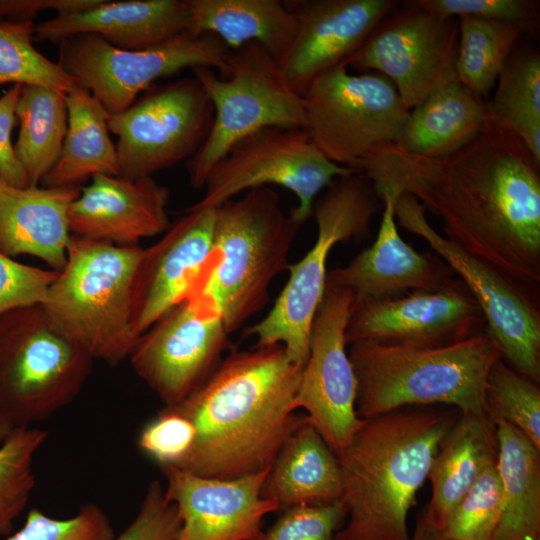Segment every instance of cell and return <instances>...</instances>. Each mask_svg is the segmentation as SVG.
Here are the masks:
<instances>
[{"mask_svg": "<svg viewBox=\"0 0 540 540\" xmlns=\"http://www.w3.org/2000/svg\"><path fill=\"white\" fill-rule=\"evenodd\" d=\"M353 168L377 196L416 198L441 219L445 238L538 294L540 163L512 131L489 121L469 144L441 159L388 143Z\"/></svg>", "mask_w": 540, "mask_h": 540, "instance_id": "cell-1", "label": "cell"}, {"mask_svg": "<svg viewBox=\"0 0 540 540\" xmlns=\"http://www.w3.org/2000/svg\"><path fill=\"white\" fill-rule=\"evenodd\" d=\"M302 367L281 344L232 351L179 403L167 407L194 425V445L177 467L215 479L269 469L297 425Z\"/></svg>", "mask_w": 540, "mask_h": 540, "instance_id": "cell-2", "label": "cell"}, {"mask_svg": "<svg viewBox=\"0 0 540 540\" xmlns=\"http://www.w3.org/2000/svg\"><path fill=\"white\" fill-rule=\"evenodd\" d=\"M456 421L412 406L365 419L337 456L346 519L334 540H409L408 513Z\"/></svg>", "mask_w": 540, "mask_h": 540, "instance_id": "cell-3", "label": "cell"}, {"mask_svg": "<svg viewBox=\"0 0 540 540\" xmlns=\"http://www.w3.org/2000/svg\"><path fill=\"white\" fill-rule=\"evenodd\" d=\"M361 419L407 407L445 404L461 414L489 417L485 385L502 358L487 331L443 346L356 341L347 351Z\"/></svg>", "mask_w": 540, "mask_h": 540, "instance_id": "cell-4", "label": "cell"}, {"mask_svg": "<svg viewBox=\"0 0 540 540\" xmlns=\"http://www.w3.org/2000/svg\"><path fill=\"white\" fill-rule=\"evenodd\" d=\"M301 226L267 186L225 201L215 208L211 258L190 295L210 303L234 333L268 304Z\"/></svg>", "mask_w": 540, "mask_h": 540, "instance_id": "cell-5", "label": "cell"}, {"mask_svg": "<svg viewBox=\"0 0 540 540\" xmlns=\"http://www.w3.org/2000/svg\"><path fill=\"white\" fill-rule=\"evenodd\" d=\"M144 249L71 235L64 268L40 304L93 360L117 366L133 349L132 287Z\"/></svg>", "mask_w": 540, "mask_h": 540, "instance_id": "cell-6", "label": "cell"}, {"mask_svg": "<svg viewBox=\"0 0 540 540\" xmlns=\"http://www.w3.org/2000/svg\"><path fill=\"white\" fill-rule=\"evenodd\" d=\"M93 359L50 321L41 305L0 315V423L31 427L81 391Z\"/></svg>", "mask_w": 540, "mask_h": 540, "instance_id": "cell-7", "label": "cell"}, {"mask_svg": "<svg viewBox=\"0 0 540 540\" xmlns=\"http://www.w3.org/2000/svg\"><path fill=\"white\" fill-rule=\"evenodd\" d=\"M380 199L370 181L358 172L335 179L314 202L317 238L295 264L267 315L245 330L256 346L281 344L290 361L304 367L310 350L312 324L326 288L327 259L339 242L364 239Z\"/></svg>", "mask_w": 540, "mask_h": 540, "instance_id": "cell-8", "label": "cell"}, {"mask_svg": "<svg viewBox=\"0 0 540 540\" xmlns=\"http://www.w3.org/2000/svg\"><path fill=\"white\" fill-rule=\"evenodd\" d=\"M214 108L209 135L186 161L192 188L204 187L209 171L242 138L266 127L305 128L302 96L284 80L278 64L257 42L230 50L225 78L210 67L191 69Z\"/></svg>", "mask_w": 540, "mask_h": 540, "instance_id": "cell-9", "label": "cell"}, {"mask_svg": "<svg viewBox=\"0 0 540 540\" xmlns=\"http://www.w3.org/2000/svg\"><path fill=\"white\" fill-rule=\"evenodd\" d=\"M347 67L319 75L301 96L314 144L330 161L352 168L375 148L398 142L409 110L384 75H353Z\"/></svg>", "mask_w": 540, "mask_h": 540, "instance_id": "cell-10", "label": "cell"}, {"mask_svg": "<svg viewBox=\"0 0 540 540\" xmlns=\"http://www.w3.org/2000/svg\"><path fill=\"white\" fill-rule=\"evenodd\" d=\"M396 223L418 235L455 272L480 307L486 331L509 366L540 381V310L536 294L439 234L424 207L403 193L394 202Z\"/></svg>", "mask_w": 540, "mask_h": 540, "instance_id": "cell-11", "label": "cell"}, {"mask_svg": "<svg viewBox=\"0 0 540 540\" xmlns=\"http://www.w3.org/2000/svg\"><path fill=\"white\" fill-rule=\"evenodd\" d=\"M58 46L57 63L110 115L126 110L155 80L185 68L205 66L225 73L230 51L210 33H186L141 50L117 48L95 34H77Z\"/></svg>", "mask_w": 540, "mask_h": 540, "instance_id": "cell-12", "label": "cell"}, {"mask_svg": "<svg viewBox=\"0 0 540 540\" xmlns=\"http://www.w3.org/2000/svg\"><path fill=\"white\" fill-rule=\"evenodd\" d=\"M354 172L327 159L305 128L266 127L239 140L215 163L204 196L192 206L216 208L243 191L274 184L297 196L290 214L303 225L318 193Z\"/></svg>", "mask_w": 540, "mask_h": 540, "instance_id": "cell-13", "label": "cell"}, {"mask_svg": "<svg viewBox=\"0 0 540 540\" xmlns=\"http://www.w3.org/2000/svg\"><path fill=\"white\" fill-rule=\"evenodd\" d=\"M213 119L212 102L194 76L151 86L126 110L109 116L121 175L152 177L188 161L207 139Z\"/></svg>", "mask_w": 540, "mask_h": 540, "instance_id": "cell-14", "label": "cell"}, {"mask_svg": "<svg viewBox=\"0 0 540 540\" xmlns=\"http://www.w3.org/2000/svg\"><path fill=\"white\" fill-rule=\"evenodd\" d=\"M401 3L379 23L347 65L384 75L410 111L457 81L459 26L456 17L420 8L410 0Z\"/></svg>", "mask_w": 540, "mask_h": 540, "instance_id": "cell-15", "label": "cell"}, {"mask_svg": "<svg viewBox=\"0 0 540 540\" xmlns=\"http://www.w3.org/2000/svg\"><path fill=\"white\" fill-rule=\"evenodd\" d=\"M229 333L206 300L190 295L141 334L128 360L165 406L196 390L221 361Z\"/></svg>", "mask_w": 540, "mask_h": 540, "instance_id": "cell-16", "label": "cell"}, {"mask_svg": "<svg viewBox=\"0 0 540 540\" xmlns=\"http://www.w3.org/2000/svg\"><path fill=\"white\" fill-rule=\"evenodd\" d=\"M352 293L326 286L316 312L310 350L296 392V407L307 417L338 456L363 425L356 411L357 383L346 350L345 329Z\"/></svg>", "mask_w": 540, "mask_h": 540, "instance_id": "cell-17", "label": "cell"}, {"mask_svg": "<svg viewBox=\"0 0 540 540\" xmlns=\"http://www.w3.org/2000/svg\"><path fill=\"white\" fill-rule=\"evenodd\" d=\"M486 331L479 305L459 278L431 292L417 291L379 301L352 303L346 344L443 346Z\"/></svg>", "mask_w": 540, "mask_h": 540, "instance_id": "cell-18", "label": "cell"}, {"mask_svg": "<svg viewBox=\"0 0 540 540\" xmlns=\"http://www.w3.org/2000/svg\"><path fill=\"white\" fill-rule=\"evenodd\" d=\"M286 4L296 17L297 27L278 66L286 83L299 95L319 75L347 64L379 23L399 6L394 0H303Z\"/></svg>", "mask_w": 540, "mask_h": 540, "instance_id": "cell-19", "label": "cell"}, {"mask_svg": "<svg viewBox=\"0 0 540 540\" xmlns=\"http://www.w3.org/2000/svg\"><path fill=\"white\" fill-rule=\"evenodd\" d=\"M215 208L190 206L164 236L144 249L132 287V328L138 338L187 298L212 253Z\"/></svg>", "mask_w": 540, "mask_h": 540, "instance_id": "cell-20", "label": "cell"}, {"mask_svg": "<svg viewBox=\"0 0 540 540\" xmlns=\"http://www.w3.org/2000/svg\"><path fill=\"white\" fill-rule=\"evenodd\" d=\"M269 469L235 479H215L175 466L162 467L167 479L165 495L181 518L175 540L256 539L264 517L279 510L275 501L261 495Z\"/></svg>", "mask_w": 540, "mask_h": 540, "instance_id": "cell-21", "label": "cell"}, {"mask_svg": "<svg viewBox=\"0 0 540 540\" xmlns=\"http://www.w3.org/2000/svg\"><path fill=\"white\" fill-rule=\"evenodd\" d=\"M68 210L71 235L116 246H138L170 227L167 187L152 177L97 174Z\"/></svg>", "mask_w": 540, "mask_h": 540, "instance_id": "cell-22", "label": "cell"}, {"mask_svg": "<svg viewBox=\"0 0 540 540\" xmlns=\"http://www.w3.org/2000/svg\"><path fill=\"white\" fill-rule=\"evenodd\" d=\"M398 196L383 194L381 223L374 243L349 264L327 272L326 286L349 290L352 303L379 301L441 288L452 270L441 259L416 251L400 236L394 214Z\"/></svg>", "mask_w": 540, "mask_h": 540, "instance_id": "cell-23", "label": "cell"}, {"mask_svg": "<svg viewBox=\"0 0 540 540\" xmlns=\"http://www.w3.org/2000/svg\"><path fill=\"white\" fill-rule=\"evenodd\" d=\"M190 31L187 0H100L34 25L33 41L58 45L77 34H95L117 48L141 50Z\"/></svg>", "mask_w": 540, "mask_h": 540, "instance_id": "cell-24", "label": "cell"}, {"mask_svg": "<svg viewBox=\"0 0 540 540\" xmlns=\"http://www.w3.org/2000/svg\"><path fill=\"white\" fill-rule=\"evenodd\" d=\"M78 187H26L8 184L0 175V251L31 255L60 271L67 259L71 233L68 210Z\"/></svg>", "mask_w": 540, "mask_h": 540, "instance_id": "cell-25", "label": "cell"}, {"mask_svg": "<svg viewBox=\"0 0 540 540\" xmlns=\"http://www.w3.org/2000/svg\"><path fill=\"white\" fill-rule=\"evenodd\" d=\"M342 492L337 455L308 417H300L272 463L261 495L283 511L341 502Z\"/></svg>", "mask_w": 540, "mask_h": 540, "instance_id": "cell-26", "label": "cell"}, {"mask_svg": "<svg viewBox=\"0 0 540 540\" xmlns=\"http://www.w3.org/2000/svg\"><path fill=\"white\" fill-rule=\"evenodd\" d=\"M496 459L491 418L461 414L442 440L429 470L432 497L421 518L425 525L443 533L455 506Z\"/></svg>", "mask_w": 540, "mask_h": 540, "instance_id": "cell-27", "label": "cell"}, {"mask_svg": "<svg viewBox=\"0 0 540 540\" xmlns=\"http://www.w3.org/2000/svg\"><path fill=\"white\" fill-rule=\"evenodd\" d=\"M488 123L486 100L456 81L409 111L395 144L410 154L441 159L469 144Z\"/></svg>", "mask_w": 540, "mask_h": 540, "instance_id": "cell-28", "label": "cell"}, {"mask_svg": "<svg viewBox=\"0 0 540 540\" xmlns=\"http://www.w3.org/2000/svg\"><path fill=\"white\" fill-rule=\"evenodd\" d=\"M193 35L210 33L234 50L259 43L279 65L296 33V17L279 0H187Z\"/></svg>", "mask_w": 540, "mask_h": 540, "instance_id": "cell-29", "label": "cell"}, {"mask_svg": "<svg viewBox=\"0 0 540 540\" xmlns=\"http://www.w3.org/2000/svg\"><path fill=\"white\" fill-rule=\"evenodd\" d=\"M67 131L59 158L43 187H78L94 175H121L116 146L109 136L110 114L79 83L66 94Z\"/></svg>", "mask_w": 540, "mask_h": 540, "instance_id": "cell-30", "label": "cell"}, {"mask_svg": "<svg viewBox=\"0 0 540 540\" xmlns=\"http://www.w3.org/2000/svg\"><path fill=\"white\" fill-rule=\"evenodd\" d=\"M494 424L504 505L492 540H540V449L512 424Z\"/></svg>", "mask_w": 540, "mask_h": 540, "instance_id": "cell-31", "label": "cell"}, {"mask_svg": "<svg viewBox=\"0 0 540 540\" xmlns=\"http://www.w3.org/2000/svg\"><path fill=\"white\" fill-rule=\"evenodd\" d=\"M16 118L20 129L15 155L36 187L57 162L67 131L66 95L46 87L22 85Z\"/></svg>", "mask_w": 540, "mask_h": 540, "instance_id": "cell-32", "label": "cell"}, {"mask_svg": "<svg viewBox=\"0 0 540 540\" xmlns=\"http://www.w3.org/2000/svg\"><path fill=\"white\" fill-rule=\"evenodd\" d=\"M486 100L489 121L512 131L540 163V55L517 50Z\"/></svg>", "mask_w": 540, "mask_h": 540, "instance_id": "cell-33", "label": "cell"}, {"mask_svg": "<svg viewBox=\"0 0 540 540\" xmlns=\"http://www.w3.org/2000/svg\"><path fill=\"white\" fill-rule=\"evenodd\" d=\"M457 81L486 100L525 30L514 23L460 16Z\"/></svg>", "mask_w": 540, "mask_h": 540, "instance_id": "cell-34", "label": "cell"}, {"mask_svg": "<svg viewBox=\"0 0 540 540\" xmlns=\"http://www.w3.org/2000/svg\"><path fill=\"white\" fill-rule=\"evenodd\" d=\"M36 427L11 430L0 445V536H9L35 488L33 461L47 439Z\"/></svg>", "mask_w": 540, "mask_h": 540, "instance_id": "cell-35", "label": "cell"}, {"mask_svg": "<svg viewBox=\"0 0 540 540\" xmlns=\"http://www.w3.org/2000/svg\"><path fill=\"white\" fill-rule=\"evenodd\" d=\"M33 21H0V85H37L66 95L78 82L33 46Z\"/></svg>", "mask_w": 540, "mask_h": 540, "instance_id": "cell-36", "label": "cell"}, {"mask_svg": "<svg viewBox=\"0 0 540 540\" xmlns=\"http://www.w3.org/2000/svg\"><path fill=\"white\" fill-rule=\"evenodd\" d=\"M485 402L491 420L502 419L520 430L540 449V389L502 358L488 374Z\"/></svg>", "mask_w": 540, "mask_h": 540, "instance_id": "cell-37", "label": "cell"}, {"mask_svg": "<svg viewBox=\"0 0 540 540\" xmlns=\"http://www.w3.org/2000/svg\"><path fill=\"white\" fill-rule=\"evenodd\" d=\"M503 505L502 486L495 461L455 506L443 535L449 540H492Z\"/></svg>", "mask_w": 540, "mask_h": 540, "instance_id": "cell-38", "label": "cell"}, {"mask_svg": "<svg viewBox=\"0 0 540 540\" xmlns=\"http://www.w3.org/2000/svg\"><path fill=\"white\" fill-rule=\"evenodd\" d=\"M115 536L106 513L96 504L82 505L74 516L51 517L29 510L23 526L6 540H111Z\"/></svg>", "mask_w": 540, "mask_h": 540, "instance_id": "cell-39", "label": "cell"}, {"mask_svg": "<svg viewBox=\"0 0 540 540\" xmlns=\"http://www.w3.org/2000/svg\"><path fill=\"white\" fill-rule=\"evenodd\" d=\"M196 437L185 416L164 407L141 430L138 447L161 468L178 467L190 453Z\"/></svg>", "mask_w": 540, "mask_h": 540, "instance_id": "cell-40", "label": "cell"}, {"mask_svg": "<svg viewBox=\"0 0 540 540\" xmlns=\"http://www.w3.org/2000/svg\"><path fill=\"white\" fill-rule=\"evenodd\" d=\"M346 510L341 502L320 506H296L254 540H334L343 526Z\"/></svg>", "mask_w": 540, "mask_h": 540, "instance_id": "cell-41", "label": "cell"}, {"mask_svg": "<svg viewBox=\"0 0 540 540\" xmlns=\"http://www.w3.org/2000/svg\"><path fill=\"white\" fill-rule=\"evenodd\" d=\"M420 8L449 17L473 16L510 22L534 33L539 23V2L533 0H410Z\"/></svg>", "mask_w": 540, "mask_h": 540, "instance_id": "cell-42", "label": "cell"}, {"mask_svg": "<svg viewBox=\"0 0 540 540\" xmlns=\"http://www.w3.org/2000/svg\"><path fill=\"white\" fill-rule=\"evenodd\" d=\"M180 528L177 507L167 499L161 483L153 480L133 521L111 540H175Z\"/></svg>", "mask_w": 540, "mask_h": 540, "instance_id": "cell-43", "label": "cell"}, {"mask_svg": "<svg viewBox=\"0 0 540 540\" xmlns=\"http://www.w3.org/2000/svg\"><path fill=\"white\" fill-rule=\"evenodd\" d=\"M58 271L26 265L0 251V315L18 307L40 305Z\"/></svg>", "mask_w": 540, "mask_h": 540, "instance_id": "cell-44", "label": "cell"}, {"mask_svg": "<svg viewBox=\"0 0 540 540\" xmlns=\"http://www.w3.org/2000/svg\"><path fill=\"white\" fill-rule=\"evenodd\" d=\"M21 88L22 85L14 84L0 97V175L8 184L26 188L29 187V182L15 155L11 139Z\"/></svg>", "mask_w": 540, "mask_h": 540, "instance_id": "cell-45", "label": "cell"}, {"mask_svg": "<svg viewBox=\"0 0 540 540\" xmlns=\"http://www.w3.org/2000/svg\"><path fill=\"white\" fill-rule=\"evenodd\" d=\"M100 0H0V21H33L41 11L55 10L57 15L88 9Z\"/></svg>", "mask_w": 540, "mask_h": 540, "instance_id": "cell-46", "label": "cell"}, {"mask_svg": "<svg viewBox=\"0 0 540 540\" xmlns=\"http://www.w3.org/2000/svg\"><path fill=\"white\" fill-rule=\"evenodd\" d=\"M409 540H449L442 532L436 531L425 525L422 519L418 520L414 534Z\"/></svg>", "mask_w": 540, "mask_h": 540, "instance_id": "cell-47", "label": "cell"}, {"mask_svg": "<svg viewBox=\"0 0 540 540\" xmlns=\"http://www.w3.org/2000/svg\"><path fill=\"white\" fill-rule=\"evenodd\" d=\"M10 431H8L1 423H0V442L4 440V438L8 435Z\"/></svg>", "mask_w": 540, "mask_h": 540, "instance_id": "cell-48", "label": "cell"}]
</instances>
